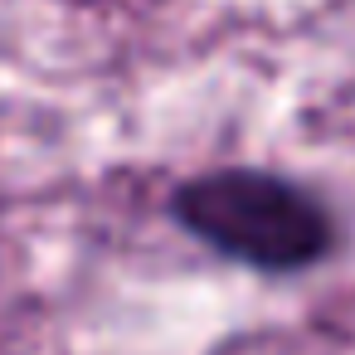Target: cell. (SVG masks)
<instances>
[{
    "label": "cell",
    "mask_w": 355,
    "mask_h": 355,
    "mask_svg": "<svg viewBox=\"0 0 355 355\" xmlns=\"http://www.w3.org/2000/svg\"><path fill=\"white\" fill-rule=\"evenodd\" d=\"M175 219L214 253L258 272H302L336 243L331 209L272 171H209L175 190Z\"/></svg>",
    "instance_id": "cell-1"
}]
</instances>
